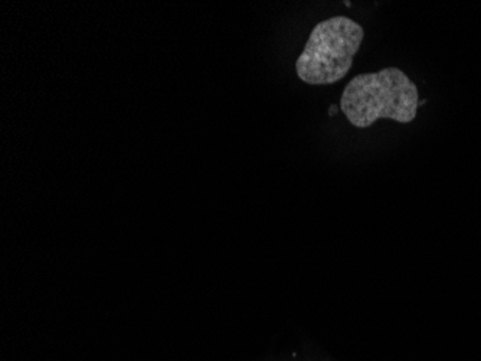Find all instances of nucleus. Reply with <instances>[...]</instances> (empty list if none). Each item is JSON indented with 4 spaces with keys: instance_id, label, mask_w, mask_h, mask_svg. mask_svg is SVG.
<instances>
[{
    "instance_id": "f257e3e1",
    "label": "nucleus",
    "mask_w": 481,
    "mask_h": 361,
    "mask_svg": "<svg viewBox=\"0 0 481 361\" xmlns=\"http://www.w3.org/2000/svg\"><path fill=\"white\" fill-rule=\"evenodd\" d=\"M418 89L399 68L359 74L344 87L341 110L355 128H370L380 119L411 123L417 117Z\"/></svg>"
},
{
    "instance_id": "f03ea898",
    "label": "nucleus",
    "mask_w": 481,
    "mask_h": 361,
    "mask_svg": "<svg viewBox=\"0 0 481 361\" xmlns=\"http://www.w3.org/2000/svg\"><path fill=\"white\" fill-rule=\"evenodd\" d=\"M365 39L358 22L333 16L317 24L295 63L302 82L327 85L341 82L353 65V58Z\"/></svg>"
},
{
    "instance_id": "7ed1b4c3",
    "label": "nucleus",
    "mask_w": 481,
    "mask_h": 361,
    "mask_svg": "<svg viewBox=\"0 0 481 361\" xmlns=\"http://www.w3.org/2000/svg\"><path fill=\"white\" fill-rule=\"evenodd\" d=\"M338 112H339L338 107L332 106L331 110H329V114H331V116H334V114L338 113Z\"/></svg>"
},
{
    "instance_id": "20e7f679",
    "label": "nucleus",
    "mask_w": 481,
    "mask_h": 361,
    "mask_svg": "<svg viewBox=\"0 0 481 361\" xmlns=\"http://www.w3.org/2000/svg\"><path fill=\"white\" fill-rule=\"evenodd\" d=\"M344 5H346V6L348 7L351 6V2H349V0H346V2H344Z\"/></svg>"
}]
</instances>
